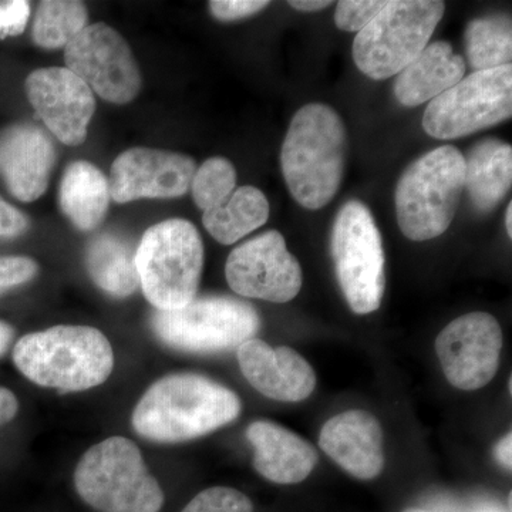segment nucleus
<instances>
[{
    "label": "nucleus",
    "instance_id": "c9c22d12",
    "mask_svg": "<svg viewBox=\"0 0 512 512\" xmlns=\"http://www.w3.org/2000/svg\"><path fill=\"white\" fill-rule=\"evenodd\" d=\"M512 437L511 433H508L507 436L504 437L503 440L500 441V443L497 444V447H495L494 456L497 458L498 463L501 464V466L508 468V470H511L512 463H511V456H512Z\"/></svg>",
    "mask_w": 512,
    "mask_h": 512
},
{
    "label": "nucleus",
    "instance_id": "ddd939ff",
    "mask_svg": "<svg viewBox=\"0 0 512 512\" xmlns=\"http://www.w3.org/2000/svg\"><path fill=\"white\" fill-rule=\"evenodd\" d=\"M503 330L490 313L474 312L448 323L436 339V352L448 382L478 390L497 375Z\"/></svg>",
    "mask_w": 512,
    "mask_h": 512
},
{
    "label": "nucleus",
    "instance_id": "0eeeda50",
    "mask_svg": "<svg viewBox=\"0 0 512 512\" xmlns=\"http://www.w3.org/2000/svg\"><path fill=\"white\" fill-rule=\"evenodd\" d=\"M446 3L439 0H394L353 43L357 69L373 80H386L402 72L429 45L443 19Z\"/></svg>",
    "mask_w": 512,
    "mask_h": 512
},
{
    "label": "nucleus",
    "instance_id": "bb28decb",
    "mask_svg": "<svg viewBox=\"0 0 512 512\" xmlns=\"http://www.w3.org/2000/svg\"><path fill=\"white\" fill-rule=\"evenodd\" d=\"M237 190V171L224 157H211L195 171L191 191L194 202L202 211L212 210Z\"/></svg>",
    "mask_w": 512,
    "mask_h": 512
},
{
    "label": "nucleus",
    "instance_id": "2f4dec72",
    "mask_svg": "<svg viewBox=\"0 0 512 512\" xmlns=\"http://www.w3.org/2000/svg\"><path fill=\"white\" fill-rule=\"evenodd\" d=\"M30 16V3L25 0L0 2V39L23 33Z\"/></svg>",
    "mask_w": 512,
    "mask_h": 512
},
{
    "label": "nucleus",
    "instance_id": "f03ea898",
    "mask_svg": "<svg viewBox=\"0 0 512 512\" xmlns=\"http://www.w3.org/2000/svg\"><path fill=\"white\" fill-rule=\"evenodd\" d=\"M348 157V133L326 104L296 111L282 144L281 167L288 190L306 210L326 207L338 194Z\"/></svg>",
    "mask_w": 512,
    "mask_h": 512
},
{
    "label": "nucleus",
    "instance_id": "39448f33",
    "mask_svg": "<svg viewBox=\"0 0 512 512\" xmlns=\"http://www.w3.org/2000/svg\"><path fill=\"white\" fill-rule=\"evenodd\" d=\"M140 288L156 311L184 308L197 296L204 244L190 221L174 218L148 228L138 244Z\"/></svg>",
    "mask_w": 512,
    "mask_h": 512
},
{
    "label": "nucleus",
    "instance_id": "9b49d317",
    "mask_svg": "<svg viewBox=\"0 0 512 512\" xmlns=\"http://www.w3.org/2000/svg\"><path fill=\"white\" fill-rule=\"evenodd\" d=\"M66 69L101 99L127 104L141 89V74L123 36L106 23L87 26L64 50Z\"/></svg>",
    "mask_w": 512,
    "mask_h": 512
},
{
    "label": "nucleus",
    "instance_id": "a878e982",
    "mask_svg": "<svg viewBox=\"0 0 512 512\" xmlns=\"http://www.w3.org/2000/svg\"><path fill=\"white\" fill-rule=\"evenodd\" d=\"M89 26V12L82 2L45 0L33 22V42L42 49L66 47Z\"/></svg>",
    "mask_w": 512,
    "mask_h": 512
},
{
    "label": "nucleus",
    "instance_id": "c756f323",
    "mask_svg": "<svg viewBox=\"0 0 512 512\" xmlns=\"http://www.w3.org/2000/svg\"><path fill=\"white\" fill-rule=\"evenodd\" d=\"M39 274V265L28 256L0 258V295L15 286L28 284Z\"/></svg>",
    "mask_w": 512,
    "mask_h": 512
},
{
    "label": "nucleus",
    "instance_id": "f3484780",
    "mask_svg": "<svg viewBox=\"0 0 512 512\" xmlns=\"http://www.w3.org/2000/svg\"><path fill=\"white\" fill-rule=\"evenodd\" d=\"M242 375L259 393L276 402L308 399L316 387L312 366L296 350L272 348L252 338L237 349Z\"/></svg>",
    "mask_w": 512,
    "mask_h": 512
},
{
    "label": "nucleus",
    "instance_id": "7ed1b4c3",
    "mask_svg": "<svg viewBox=\"0 0 512 512\" xmlns=\"http://www.w3.org/2000/svg\"><path fill=\"white\" fill-rule=\"evenodd\" d=\"M13 362L39 386L83 392L109 379L114 352L99 329L62 325L23 336L13 349Z\"/></svg>",
    "mask_w": 512,
    "mask_h": 512
},
{
    "label": "nucleus",
    "instance_id": "393cba45",
    "mask_svg": "<svg viewBox=\"0 0 512 512\" xmlns=\"http://www.w3.org/2000/svg\"><path fill=\"white\" fill-rule=\"evenodd\" d=\"M468 62L474 72L510 66L512 59V26L508 16L478 18L468 23L466 33Z\"/></svg>",
    "mask_w": 512,
    "mask_h": 512
},
{
    "label": "nucleus",
    "instance_id": "4468645a",
    "mask_svg": "<svg viewBox=\"0 0 512 512\" xmlns=\"http://www.w3.org/2000/svg\"><path fill=\"white\" fill-rule=\"evenodd\" d=\"M197 164L190 156L156 148L136 147L124 151L111 165V200L126 202L168 200L190 190Z\"/></svg>",
    "mask_w": 512,
    "mask_h": 512
},
{
    "label": "nucleus",
    "instance_id": "1a4fd4ad",
    "mask_svg": "<svg viewBox=\"0 0 512 512\" xmlns=\"http://www.w3.org/2000/svg\"><path fill=\"white\" fill-rule=\"evenodd\" d=\"M330 249L350 309L357 315L377 311L386 285L383 242L375 218L363 202L348 201L340 208Z\"/></svg>",
    "mask_w": 512,
    "mask_h": 512
},
{
    "label": "nucleus",
    "instance_id": "b1692460",
    "mask_svg": "<svg viewBox=\"0 0 512 512\" xmlns=\"http://www.w3.org/2000/svg\"><path fill=\"white\" fill-rule=\"evenodd\" d=\"M269 218V202L258 188H237L227 201L204 211L202 224L211 237L222 245H232L245 235L265 225Z\"/></svg>",
    "mask_w": 512,
    "mask_h": 512
},
{
    "label": "nucleus",
    "instance_id": "2eb2a0df",
    "mask_svg": "<svg viewBox=\"0 0 512 512\" xmlns=\"http://www.w3.org/2000/svg\"><path fill=\"white\" fill-rule=\"evenodd\" d=\"M26 94L50 133L66 146H79L96 111L92 89L66 67H45L29 74Z\"/></svg>",
    "mask_w": 512,
    "mask_h": 512
},
{
    "label": "nucleus",
    "instance_id": "20e7f679",
    "mask_svg": "<svg viewBox=\"0 0 512 512\" xmlns=\"http://www.w3.org/2000/svg\"><path fill=\"white\" fill-rule=\"evenodd\" d=\"M464 175V156L454 146L436 148L406 168L394 192L404 237L429 241L450 228L464 191Z\"/></svg>",
    "mask_w": 512,
    "mask_h": 512
},
{
    "label": "nucleus",
    "instance_id": "f704fd0d",
    "mask_svg": "<svg viewBox=\"0 0 512 512\" xmlns=\"http://www.w3.org/2000/svg\"><path fill=\"white\" fill-rule=\"evenodd\" d=\"M19 403L15 394L5 387H0V426L15 419Z\"/></svg>",
    "mask_w": 512,
    "mask_h": 512
},
{
    "label": "nucleus",
    "instance_id": "ea45409f",
    "mask_svg": "<svg viewBox=\"0 0 512 512\" xmlns=\"http://www.w3.org/2000/svg\"><path fill=\"white\" fill-rule=\"evenodd\" d=\"M403 512H429L427 510H421V508H409V510Z\"/></svg>",
    "mask_w": 512,
    "mask_h": 512
},
{
    "label": "nucleus",
    "instance_id": "f8f14e48",
    "mask_svg": "<svg viewBox=\"0 0 512 512\" xmlns=\"http://www.w3.org/2000/svg\"><path fill=\"white\" fill-rule=\"evenodd\" d=\"M229 288L245 298L291 302L302 288V268L284 235L268 231L238 245L225 265Z\"/></svg>",
    "mask_w": 512,
    "mask_h": 512
},
{
    "label": "nucleus",
    "instance_id": "423d86ee",
    "mask_svg": "<svg viewBox=\"0 0 512 512\" xmlns=\"http://www.w3.org/2000/svg\"><path fill=\"white\" fill-rule=\"evenodd\" d=\"M74 485L84 503L99 512H158L164 493L144 464L140 448L110 437L83 454Z\"/></svg>",
    "mask_w": 512,
    "mask_h": 512
},
{
    "label": "nucleus",
    "instance_id": "aec40b11",
    "mask_svg": "<svg viewBox=\"0 0 512 512\" xmlns=\"http://www.w3.org/2000/svg\"><path fill=\"white\" fill-rule=\"evenodd\" d=\"M466 62L450 43L434 42L404 67L394 83V96L404 107H417L446 93L464 79Z\"/></svg>",
    "mask_w": 512,
    "mask_h": 512
},
{
    "label": "nucleus",
    "instance_id": "cd10ccee",
    "mask_svg": "<svg viewBox=\"0 0 512 512\" xmlns=\"http://www.w3.org/2000/svg\"><path fill=\"white\" fill-rule=\"evenodd\" d=\"M181 512H254V505L234 488L212 487L195 495Z\"/></svg>",
    "mask_w": 512,
    "mask_h": 512
},
{
    "label": "nucleus",
    "instance_id": "9d476101",
    "mask_svg": "<svg viewBox=\"0 0 512 512\" xmlns=\"http://www.w3.org/2000/svg\"><path fill=\"white\" fill-rule=\"evenodd\" d=\"M512 66L474 72L431 100L423 128L437 140L470 136L511 119Z\"/></svg>",
    "mask_w": 512,
    "mask_h": 512
},
{
    "label": "nucleus",
    "instance_id": "473e14b6",
    "mask_svg": "<svg viewBox=\"0 0 512 512\" xmlns=\"http://www.w3.org/2000/svg\"><path fill=\"white\" fill-rule=\"evenodd\" d=\"M429 512H510L503 505L491 500L458 501L454 498L436 497L430 501Z\"/></svg>",
    "mask_w": 512,
    "mask_h": 512
},
{
    "label": "nucleus",
    "instance_id": "412c9836",
    "mask_svg": "<svg viewBox=\"0 0 512 512\" xmlns=\"http://www.w3.org/2000/svg\"><path fill=\"white\" fill-rule=\"evenodd\" d=\"M464 164V190L470 195L474 207L484 214L493 211L511 190V144L487 138L468 151Z\"/></svg>",
    "mask_w": 512,
    "mask_h": 512
},
{
    "label": "nucleus",
    "instance_id": "6e6552de",
    "mask_svg": "<svg viewBox=\"0 0 512 512\" xmlns=\"http://www.w3.org/2000/svg\"><path fill=\"white\" fill-rule=\"evenodd\" d=\"M151 329L160 342L187 353L231 352L254 338L261 326L251 303L225 295L195 296L175 311H156Z\"/></svg>",
    "mask_w": 512,
    "mask_h": 512
},
{
    "label": "nucleus",
    "instance_id": "58836bf2",
    "mask_svg": "<svg viewBox=\"0 0 512 512\" xmlns=\"http://www.w3.org/2000/svg\"><path fill=\"white\" fill-rule=\"evenodd\" d=\"M505 228H507L508 237L512 238V202H508L507 212H505Z\"/></svg>",
    "mask_w": 512,
    "mask_h": 512
},
{
    "label": "nucleus",
    "instance_id": "e433bc0d",
    "mask_svg": "<svg viewBox=\"0 0 512 512\" xmlns=\"http://www.w3.org/2000/svg\"><path fill=\"white\" fill-rule=\"evenodd\" d=\"M291 8L299 10V12H318L333 5V2H325V0H292L288 3Z\"/></svg>",
    "mask_w": 512,
    "mask_h": 512
},
{
    "label": "nucleus",
    "instance_id": "6ab92c4d",
    "mask_svg": "<svg viewBox=\"0 0 512 512\" xmlns=\"http://www.w3.org/2000/svg\"><path fill=\"white\" fill-rule=\"evenodd\" d=\"M245 434L254 447L255 470L272 483H302L318 464L311 443L272 421H254Z\"/></svg>",
    "mask_w": 512,
    "mask_h": 512
},
{
    "label": "nucleus",
    "instance_id": "dca6fc26",
    "mask_svg": "<svg viewBox=\"0 0 512 512\" xmlns=\"http://www.w3.org/2000/svg\"><path fill=\"white\" fill-rule=\"evenodd\" d=\"M56 147L43 128L13 124L0 134V174L19 201L39 200L56 164Z\"/></svg>",
    "mask_w": 512,
    "mask_h": 512
},
{
    "label": "nucleus",
    "instance_id": "a211bd4d",
    "mask_svg": "<svg viewBox=\"0 0 512 512\" xmlns=\"http://www.w3.org/2000/svg\"><path fill=\"white\" fill-rule=\"evenodd\" d=\"M319 446L326 456L359 480H373L384 466L383 430L365 410H348L323 426Z\"/></svg>",
    "mask_w": 512,
    "mask_h": 512
},
{
    "label": "nucleus",
    "instance_id": "72a5a7b5",
    "mask_svg": "<svg viewBox=\"0 0 512 512\" xmlns=\"http://www.w3.org/2000/svg\"><path fill=\"white\" fill-rule=\"evenodd\" d=\"M29 227V218L0 197V238L19 237Z\"/></svg>",
    "mask_w": 512,
    "mask_h": 512
},
{
    "label": "nucleus",
    "instance_id": "5701e85b",
    "mask_svg": "<svg viewBox=\"0 0 512 512\" xmlns=\"http://www.w3.org/2000/svg\"><path fill=\"white\" fill-rule=\"evenodd\" d=\"M137 247L116 232H101L90 239L84 264L94 284L114 298H127L140 288Z\"/></svg>",
    "mask_w": 512,
    "mask_h": 512
},
{
    "label": "nucleus",
    "instance_id": "4c0bfd02",
    "mask_svg": "<svg viewBox=\"0 0 512 512\" xmlns=\"http://www.w3.org/2000/svg\"><path fill=\"white\" fill-rule=\"evenodd\" d=\"M13 335H15V330L10 328L8 323L2 322L0 320V356L5 355L6 350H8L10 342H12Z\"/></svg>",
    "mask_w": 512,
    "mask_h": 512
},
{
    "label": "nucleus",
    "instance_id": "c85d7f7f",
    "mask_svg": "<svg viewBox=\"0 0 512 512\" xmlns=\"http://www.w3.org/2000/svg\"><path fill=\"white\" fill-rule=\"evenodd\" d=\"M386 5L382 0H340L336 5V26L343 32L359 33Z\"/></svg>",
    "mask_w": 512,
    "mask_h": 512
},
{
    "label": "nucleus",
    "instance_id": "f257e3e1",
    "mask_svg": "<svg viewBox=\"0 0 512 512\" xmlns=\"http://www.w3.org/2000/svg\"><path fill=\"white\" fill-rule=\"evenodd\" d=\"M241 409L237 394L210 377L175 373L148 387L131 423L144 439L183 443L227 426Z\"/></svg>",
    "mask_w": 512,
    "mask_h": 512
},
{
    "label": "nucleus",
    "instance_id": "7c9ffc66",
    "mask_svg": "<svg viewBox=\"0 0 512 512\" xmlns=\"http://www.w3.org/2000/svg\"><path fill=\"white\" fill-rule=\"evenodd\" d=\"M210 12L220 22L247 19L269 6L266 0H212Z\"/></svg>",
    "mask_w": 512,
    "mask_h": 512
},
{
    "label": "nucleus",
    "instance_id": "4be33fe9",
    "mask_svg": "<svg viewBox=\"0 0 512 512\" xmlns=\"http://www.w3.org/2000/svg\"><path fill=\"white\" fill-rule=\"evenodd\" d=\"M111 200L109 180L89 161L67 165L59 188V207L74 227L89 232L106 217Z\"/></svg>",
    "mask_w": 512,
    "mask_h": 512
}]
</instances>
